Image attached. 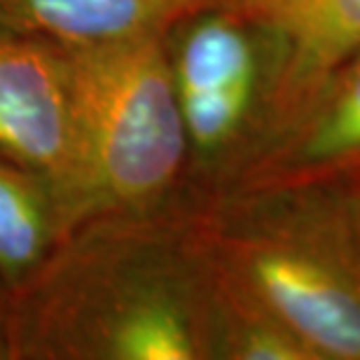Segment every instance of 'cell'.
Segmentation results:
<instances>
[{
    "mask_svg": "<svg viewBox=\"0 0 360 360\" xmlns=\"http://www.w3.org/2000/svg\"><path fill=\"white\" fill-rule=\"evenodd\" d=\"M12 360L218 358L201 215L176 206L75 227L12 292Z\"/></svg>",
    "mask_w": 360,
    "mask_h": 360,
    "instance_id": "cell-1",
    "label": "cell"
},
{
    "mask_svg": "<svg viewBox=\"0 0 360 360\" xmlns=\"http://www.w3.org/2000/svg\"><path fill=\"white\" fill-rule=\"evenodd\" d=\"M218 278L292 335L311 358L360 360V262L316 218L274 192L220 197L201 208Z\"/></svg>",
    "mask_w": 360,
    "mask_h": 360,
    "instance_id": "cell-3",
    "label": "cell"
},
{
    "mask_svg": "<svg viewBox=\"0 0 360 360\" xmlns=\"http://www.w3.org/2000/svg\"><path fill=\"white\" fill-rule=\"evenodd\" d=\"M61 239L52 180L0 157V283L10 292L19 290Z\"/></svg>",
    "mask_w": 360,
    "mask_h": 360,
    "instance_id": "cell-9",
    "label": "cell"
},
{
    "mask_svg": "<svg viewBox=\"0 0 360 360\" xmlns=\"http://www.w3.org/2000/svg\"><path fill=\"white\" fill-rule=\"evenodd\" d=\"M215 0H0V26L59 49L169 33Z\"/></svg>",
    "mask_w": 360,
    "mask_h": 360,
    "instance_id": "cell-8",
    "label": "cell"
},
{
    "mask_svg": "<svg viewBox=\"0 0 360 360\" xmlns=\"http://www.w3.org/2000/svg\"><path fill=\"white\" fill-rule=\"evenodd\" d=\"M68 146L52 180L61 234L176 206L190 167L167 33L66 49Z\"/></svg>",
    "mask_w": 360,
    "mask_h": 360,
    "instance_id": "cell-2",
    "label": "cell"
},
{
    "mask_svg": "<svg viewBox=\"0 0 360 360\" xmlns=\"http://www.w3.org/2000/svg\"><path fill=\"white\" fill-rule=\"evenodd\" d=\"M356 162H360V52L241 157L220 197L295 190Z\"/></svg>",
    "mask_w": 360,
    "mask_h": 360,
    "instance_id": "cell-6",
    "label": "cell"
},
{
    "mask_svg": "<svg viewBox=\"0 0 360 360\" xmlns=\"http://www.w3.org/2000/svg\"><path fill=\"white\" fill-rule=\"evenodd\" d=\"M215 5L239 14L267 38L271 68L257 141L297 112L360 52V0H215Z\"/></svg>",
    "mask_w": 360,
    "mask_h": 360,
    "instance_id": "cell-5",
    "label": "cell"
},
{
    "mask_svg": "<svg viewBox=\"0 0 360 360\" xmlns=\"http://www.w3.org/2000/svg\"><path fill=\"white\" fill-rule=\"evenodd\" d=\"M167 49L190 160L204 167L241 150L248 129L264 120L267 38L232 10L211 5L178 21Z\"/></svg>",
    "mask_w": 360,
    "mask_h": 360,
    "instance_id": "cell-4",
    "label": "cell"
},
{
    "mask_svg": "<svg viewBox=\"0 0 360 360\" xmlns=\"http://www.w3.org/2000/svg\"><path fill=\"white\" fill-rule=\"evenodd\" d=\"M68 146L66 49L0 26V157L59 176Z\"/></svg>",
    "mask_w": 360,
    "mask_h": 360,
    "instance_id": "cell-7",
    "label": "cell"
},
{
    "mask_svg": "<svg viewBox=\"0 0 360 360\" xmlns=\"http://www.w3.org/2000/svg\"><path fill=\"white\" fill-rule=\"evenodd\" d=\"M10 314H12V292L0 283V360H12Z\"/></svg>",
    "mask_w": 360,
    "mask_h": 360,
    "instance_id": "cell-10",
    "label": "cell"
}]
</instances>
